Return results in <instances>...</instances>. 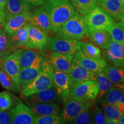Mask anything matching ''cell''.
I'll list each match as a JSON object with an SVG mask.
<instances>
[{
	"mask_svg": "<svg viewBox=\"0 0 124 124\" xmlns=\"http://www.w3.org/2000/svg\"><path fill=\"white\" fill-rule=\"evenodd\" d=\"M103 110L106 120L118 121V119L124 114L118 109L117 106L112 105H103Z\"/></svg>",
	"mask_w": 124,
	"mask_h": 124,
	"instance_id": "35",
	"label": "cell"
},
{
	"mask_svg": "<svg viewBox=\"0 0 124 124\" xmlns=\"http://www.w3.org/2000/svg\"><path fill=\"white\" fill-rule=\"evenodd\" d=\"M97 74L87 70L73 59L72 69L69 74L70 90L75 85L87 80H95Z\"/></svg>",
	"mask_w": 124,
	"mask_h": 124,
	"instance_id": "11",
	"label": "cell"
},
{
	"mask_svg": "<svg viewBox=\"0 0 124 124\" xmlns=\"http://www.w3.org/2000/svg\"><path fill=\"white\" fill-rule=\"evenodd\" d=\"M21 50V48L16 49L12 53L4 58L0 63L1 70L7 72L17 85L18 74L20 71V56Z\"/></svg>",
	"mask_w": 124,
	"mask_h": 124,
	"instance_id": "10",
	"label": "cell"
},
{
	"mask_svg": "<svg viewBox=\"0 0 124 124\" xmlns=\"http://www.w3.org/2000/svg\"><path fill=\"white\" fill-rule=\"evenodd\" d=\"M3 59H4V58H3V57H2V55H1V54H0V63H1V62L2 61Z\"/></svg>",
	"mask_w": 124,
	"mask_h": 124,
	"instance_id": "48",
	"label": "cell"
},
{
	"mask_svg": "<svg viewBox=\"0 0 124 124\" xmlns=\"http://www.w3.org/2000/svg\"><path fill=\"white\" fill-rule=\"evenodd\" d=\"M121 22L124 23V16L122 17V18H121Z\"/></svg>",
	"mask_w": 124,
	"mask_h": 124,
	"instance_id": "49",
	"label": "cell"
},
{
	"mask_svg": "<svg viewBox=\"0 0 124 124\" xmlns=\"http://www.w3.org/2000/svg\"><path fill=\"white\" fill-rule=\"evenodd\" d=\"M98 94L97 82L95 80H87L71 88L69 98L78 101H94Z\"/></svg>",
	"mask_w": 124,
	"mask_h": 124,
	"instance_id": "5",
	"label": "cell"
},
{
	"mask_svg": "<svg viewBox=\"0 0 124 124\" xmlns=\"http://www.w3.org/2000/svg\"><path fill=\"white\" fill-rule=\"evenodd\" d=\"M53 74L54 69L48 60L46 59L39 75L32 82L21 88L20 91L21 95L27 98L29 95L52 87Z\"/></svg>",
	"mask_w": 124,
	"mask_h": 124,
	"instance_id": "3",
	"label": "cell"
},
{
	"mask_svg": "<svg viewBox=\"0 0 124 124\" xmlns=\"http://www.w3.org/2000/svg\"><path fill=\"white\" fill-rule=\"evenodd\" d=\"M124 94L123 89L113 86L108 90V92L101 97V103L103 105H112L117 106Z\"/></svg>",
	"mask_w": 124,
	"mask_h": 124,
	"instance_id": "25",
	"label": "cell"
},
{
	"mask_svg": "<svg viewBox=\"0 0 124 124\" xmlns=\"http://www.w3.org/2000/svg\"><path fill=\"white\" fill-rule=\"evenodd\" d=\"M119 102H122V103H124V94H123V95L122 96V97L121 98Z\"/></svg>",
	"mask_w": 124,
	"mask_h": 124,
	"instance_id": "47",
	"label": "cell"
},
{
	"mask_svg": "<svg viewBox=\"0 0 124 124\" xmlns=\"http://www.w3.org/2000/svg\"><path fill=\"white\" fill-rule=\"evenodd\" d=\"M28 105L34 117L60 114V107L56 103H32L29 102Z\"/></svg>",
	"mask_w": 124,
	"mask_h": 124,
	"instance_id": "21",
	"label": "cell"
},
{
	"mask_svg": "<svg viewBox=\"0 0 124 124\" xmlns=\"http://www.w3.org/2000/svg\"><path fill=\"white\" fill-rule=\"evenodd\" d=\"M29 23L42 29L47 35L51 31V24L48 14L43 5L39 6L32 12Z\"/></svg>",
	"mask_w": 124,
	"mask_h": 124,
	"instance_id": "19",
	"label": "cell"
},
{
	"mask_svg": "<svg viewBox=\"0 0 124 124\" xmlns=\"http://www.w3.org/2000/svg\"><path fill=\"white\" fill-rule=\"evenodd\" d=\"M103 52L105 58L114 66L124 67V44L111 41L109 46Z\"/></svg>",
	"mask_w": 124,
	"mask_h": 124,
	"instance_id": "17",
	"label": "cell"
},
{
	"mask_svg": "<svg viewBox=\"0 0 124 124\" xmlns=\"http://www.w3.org/2000/svg\"><path fill=\"white\" fill-rule=\"evenodd\" d=\"M12 124V114L10 110L0 111V124Z\"/></svg>",
	"mask_w": 124,
	"mask_h": 124,
	"instance_id": "39",
	"label": "cell"
},
{
	"mask_svg": "<svg viewBox=\"0 0 124 124\" xmlns=\"http://www.w3.org/2000/svg\"><path fill=\"white\" fill-rule=\"evenodd\" d=\"M93 110V117L94 123L96 124H106V117L104 113H102L101 110L97 106L94 107Z\"/></svg>",
	"mask_w": 124,
	"mask_h": 124,
	"instance_id": "38",
	"label": "cell"
},
{
	"mask_svg": "<svg viewBox=\"0 0 124 124\" xmlns=\"http://www.w3.org/2000/svg\"><path fill=\"white\" fill-rule=\"evenodd\" d=\"M49 37L44 31L29 23L28 36L25 45V48L42 50L47 46Z\"/></svg>",
	"mask_w": 124,
	"mask_h": 124,
	"instance_id": "9",
	"label": "cell"
},
{
	"mask_svg": "<svg viewBox=\"0 0 124 124\" xmlns=\"http://www.w3.org/2000/svg\"><path fill=\"white\" fill-rule=\"evenodd\" d=\"M61 98L63 102H65L69 97L70 87L69 74L54 70L53 86Z\"/></svg>",
	"mask_w": 124,
	"mask_h": 124,
	"instance_id": "16",
	"label": "cell"
},
{
	"mask_svg": "<svg viewBox=\"0 0 124 124\" xmlns=\"http://www.w3.org/2000/svg\"><path fill=\"white\" fill-rule=\"evenodd\" d=\"M64 103L63 110L60 114L67 123H71L78 114L85 110L91 108L94 105V101H78L69 98Z\"/></svg>",
	"mask_w": 124,
	"mask_h": 124,
	"instance_id": "8",
	"label": "cell"
},
{
	"mask_svg": "<svg viewBox=\"0 0 124 124\" xmlns=\"http://www.w3.org/2000/svg\"><path fill=\"white\" fill-rule=\"evenodd\" d=\"M89 31L105 30L108 31L113 27L114 21L103 9L96 7L92 11L85 16Z\"/></svg>",
	"mask_w": 124,
	"mask_h": 124,
	"instance_id": "4",
	"label": "cell"
},
{
	"mask_svg": "<svg viewBox=\"0 0 124 124\" xmlns=\"http://www.w3.org/2000/svg\"><path fill=\"white\" fill-rule=\"evenodd\" d=\"M75 11L82 16L90 13L97 7V0H71Z\"/></svg>",
	"mask_w": 124,
	"mask_h": 124,
	"instance_id": "27",
	"label": "cell"
},
{
	"mask_svg": "<svg viewBox=\"0 0 124 124\" xmlns=\"http://www.w3.org/2000/svg\"><path fill=\"white\" fill-rule=\"evenodd\" d=\"M112 41L124 44V23H114L113 27L108 31Z\"/></svg>",
	"mask_w": 124,
	"mask_h": 124,
	"instance_id": "33",
	"label": "cell"
},
{
	"mask_svg": "<svg viewBox=\"0 0 124 124\" xmlns=\"http://www.w3.org/2000/svg\"><path fill=\"white\" fill-rule=\"evenodd\" d=\"M46 59H47L43 54L39 53L31 65L27 68L20 70L17 83L20 91L22 87L32 82L39 75Z\"/></svg>",
	"mask_w": 124,
	"mask_h": 124,
	"instance_id": "7",
	"label": "cell"
},
{
	"mask_svg": "<svg viewBox=\"0 0 124 124\" xmlns=\"http://www.w3.org/2000/svg\"><path fill=\"white\" fill-rule=\"evenodd\" d=\"M29 102L32 103H62L61 98L54 87L39 91L27 97Z\"/></svg>",
	"mask_w": 124,
	"mask_h": 124,
	"instance_id": "18",
	"label": "cell"
},
{
	"mask_svg": "<svg viewBox=\"0 0 124 124\" xmlns=\"http://www.w3.org/2000/svg\"><path fill=\"white\" fill-rule=\"evenodd\" d=\"M29 23L24 25L23 27L10 36V40L13 48L17 49L24 47L28 36Z\"/></svg>",
	"mask_w": 124,
	"mask_h": 124,
	"instance_id": "24",
	"label": "cell"
},
{
	"mask_svg": "<svg viewBox=\"0 0 124 124\" xmlns=\"http://www.w3.org/2000/svg\"><path fill=\"white\" fill-rule=\"evenodd\" d=\"M118 124H124V114L118 119Z\"/></svg>",
	"mask_w": 124,
	"mask_h": 124,
	"instance_id": "45",
	"label": "cell"
},
{
	"mask_svg": "<svg viewBox=\"0 0 124 124\" xmlns=\"http://www.w3.org/2000/svg\"><path fill=\"white\" fill-rule=\"evenodd\" d=\"M97 6L108 13L114 21H121L124 15V4L121 0H97Z\"/></svg>",
	"mask_w": 124,
	"mask_h": 124,
	"instance_id": "14",
	"label": "cell"
},
{
	"mask_svg": "<svg viewBox=\"0 0 124 124\" xmlns=\"http://www.w3.org/2000/svg\"><path fill=\"white\" fill-rule=\"evenodd\" d=\"M12 114V124H33L34 116L31 109L21 101L18 100V103L15 108H10Z\"/></svg>",
	"mask_w": 124,
	"mask_h": 124,
	"instance_id": "12",
	"label": "cell"
},
{
	"mask_svg": "<svg viewBox=\"0 0 124 124\" xmlns=\"http://www.w3.org/2000/svg\"><path fill=\"white\" fill-rule=\"evenodd\" d=\"M0 83L5 89L9 91L16 93L19 92L20 89L17 85L13 82L10 76L2 70H0Z\"/></svg>",
	"mask_w": 124,
	"mask_h": 124,
	"instance_id": "34",
	"label": "cell"
},
{
	"mask_svg": "<svg viewBox=\"0 0 124 124\" xmlns=\"http://www.w3.org/2000/svg\"><path fill=\"white\" fill-rule=\"evenodd\" d=\"M95 81L97 82L98 86V95L100 97L104 95L111 87L113 86L112 82L103 71L97 74Z\"/></svg>",
	"mask_w": 124,
	"mask_h": 124,
	"instance_id": "30",
	"label": "cell"
},
{
	"mask_svg": "<svg viewBox=\"0 0 124 124\" xmlns=\"http://www.w3.org/2000/svg\"><path fill=\"white\" fill-rule=\"evenodd\" d=\"M89 35L85 17L77 12L56 32V36L58 38L77 40H81L85 36Z\"/></svg>",
	"mask_w": 124,
	"mask_h": 124,
	"instance_id": "2",
	"label": "cell"
},
{
	"mask_svg": "<svg viewBox=\"0 0 124 124\" xmlns=\"http://www.w3.org/2000/svg\"><path fill=\"white\" fill-rule=\"evenodd\" d=\"M89 40L91 43L102 49H106L112 41L108 31L93 30L89 31Z\"/></svg>",
	"mask_w": 124,
	"mask_h": 124,
	"instance_id": "22",
	"label": "cell"
},
{
	"mask_svg": "<svg viewBox=\"0 0 124 124\" xmlns=\"http://www.w3.org/2000/svg\"><path fill=\"white\" fill-rule=\"evenodd\" d=\"M30 10L31 9L23 2L22 0H8L4 8L5 21L14 16Z\"/></svg>",
	"mask_w": 124,
	"mask_h": 124,
	"instance_id": "23",
	"label": "cell"
},
{
	"mask_svg": "<svg viewBox=\"0 0 124 124\" xmlns=\"http://www.w3.org/2000/svg\"><path fill=\"white\" fill-rule=\"evenodd\" d=\"M32 12L27 11L14 16L6 21L4 29L9 35L11 36L15 32L29 23Z\"/></svg>",
	"mask_w": 124,
	"mask_h": 124,
	"instance_id": "20",
	"label": "cell"
},
{
	"mask_svg": "<svg viewBox=\"0 0 124 124\" xmlns=\"http://www.w3.org/2000/svg\"><path fill=\"white\" fill-rule=\"evenodd\" d=\"M121 2L124 4V0H121Z\"/></svg>",
	"mask_w": 124,
	"mask_h": 124,
	"instance_id": "50",
	"label": "cell"
},
{
	"mask_svg": "<svg viewBox=\"0 0 124 124\" xmlns=\"http://www.w3.org/2000/svg\"><path fill=\"white\" fill-rule=\"evenodd\" d=\"M5 23V16L4 10L0 7V27H4Z\"/></svg>",
	"mask_w": 124,
	"mask_h": 124,
	"instance_id": "41",
	"label": "cell"
},
{
	"mask_svg": "<svg viewBox=\"0 0 124 124\" xmlns=\"http://www.w3.org/2000/svg\"><path fill=\"white\" fill-rule=\"evenodd\" d=\"M90 109L91 108H89L85 110L80 113L75 118H74L71 124H87L94 123L93 113H91Z\"/></svg>",
	"mask_w": 124,
	"mask_h": 124,
	"instance_id": "37",
	"label": "cell"
},
{
	"mask_svg": "<svg viewBox=\"0 0 124 124\" xmlns=\"http://www.w3.org/2000/svg\"><path fill=\"white\" fill-rule=\"evenodd\" d=\"M7 2L8 0H0V7H1V8L2 9H4V10Z\"/></svg>",
	"mask_w": 124,
	"mask_h": 124,
	"instance_id": "43",
	"label": "cell"
},
{
	"mask_svg": "<svg viewBox=\"0 0 124 124\" xmlns=\"http://www.w3.org/2000/svg\"><path fill=\"white\" fill-rule=\"evenodd\" d=\"M23 2L31 9L43 5L45 0H22Z\"/></svg>",
	"mask_w": 124,
	"mask_h": 124,
	"instance_id": "40",
	"label": "cell"
},
{
	"mask_svg": "<svg viewBox=\"0 0 124 124\" xmlns=\"http://www.w3.org/2000/svg\"><path fill=\"white\" fill-rule=\"evenodd\" d=\"M82 52L88 58L93 59L100 60L103 58L100 48L89 42H82L81 48Z\"/></svg>",
	"mask_w": 124,
	"mask_h": 124,
	"instance_id": "29",
	"label": "cell"
},
{
	"mask_svg": "<svg viewBox=\"0 0 124 124\" xmlns=\"http://www.w3.org/2000/svg\"><path fill=\"white\" fill-rule=\"evenodd\" d=\"M117 107L118 109L121 112L124 114V103L119 102V103H118V105H117Z\"/></svg>",
	"mask_w": 124,
	"mask_h": 124,
	"instance_id": "42",
	"label": "cell"
},
{
	"mask_svg": "<svg viewBox=\"0 0 124 124\" xmlns=\"http://www.w3.org/2000/svg\"><path fill=\"white\" fill-rule=\"evenodd\" d=\"M113 86H116V87H119V88H121V89H123L124 90V82L122 83H121V84L115 85H113Z\"/></svg>",
	"mask_w": 124,
	"mask_h": 124,
	"instance_id": "46",
	"label": "cell"
},
{
	"mask_svg": "<svg viewBox=\"0 0 124 124\" xmlns=\"http://www.w3.org/2000/svg\"><path fill=\"white\" fill-rule=\"evenodd\" d=\"M48 61L55 70L69 74L72 69L73 55L53 52L49 55Z\"/></svg>",
	"mask_w": 124,
	"mask_h": 124,
	"instance_id": "13",
	"label": "cell"
},
{
	"mask_svg": "<svg viewBox=\"0 0 124 124\" xmlns=\"http://www.w3.org/2000/svg\"><path fill=\"white\" fill-rule=\"evenodd\" d=\"M73 59L78 62L80 66L87 70L96 74L103 71V70L106 66V61L105 58L96 60L88 58L83 54L81 49L77 51L73 55Z\"/></svg>",
	"mask_w": 124,
	"mask_h": 124,
	"instance_id": "15",
	"label": "cell"
},
{
	"mask_svg": "<svg viewBox=\"0 0 124 124\" xmlns=\"http://www.w3.org/2000/svg\"><path fill=\"white\" fill-rule=\"evenodd\" d=\"M103 72L109 78L113 85L121 84L124 82V69L122 67L108 65L103 69Z\"/></svg>",
	"mask_w": 124,
	"mask_h": 124,
	"instance_id": "26",
	"label": "cell"
},
{
	"mask_svg": "<svg viewBox=\"0 0 124 124\" xmlns=\"http://www.w3.org/2000/svg\"><path fill=\"white\" fill-rule=\"evenodd\" d=\"M43 6L48 14L54 32H56L76 12L70 0H45Z\"/></svg>",
	"mask_w": 124,
	"mask_h": 124,
	"instance_id": "1",
	"label": "cell"
},
{
	"mask_svg": "<svg viewBox=\"0 0 124 124\" xmlns=\"http://www.w3.org/2000/svg\"><path fill=\"white\" fill-rule=\"evenodd\" d=\"M13 103L12 95L9 91L0 92V111L10 110Z\"/></svg>",
	"mask_w": 124,
	"mask_h": 124,
	"instance_id": "36",
	"label": "cell"
},
{
	"mask_svg": "<svg viewBox=\"0 0 124 124\" xmlns=\"http://www.w3.org/2000/svg\"><path fill=\"white\" fill-rule=\"evenodd\" d=\"M15 51L11 43L10 36L0 29V54L5 58Z\"/></svg>",
	"mask_w": 124,
	"mask_h": 124,
	"instance_id": "28",
	"label": "cell"
},
{
	"mask_svg": "<svg viewBox=\"0 0 124 124\" xmlns=\"http://www.w3.org/2000/svg\"><path fill=\"white\" fill-rule=\"evenodd\" d=\"M82 41L77 40L67 39L54 37H49L48 48L52 52L74 55L81 48Z\"/></svg>",
	"mask_w": 124,
	"mask_h": 124,
	"instance_id": "6",
	"label": "cell"
},
{
	"mask_svg": "<svg viewBox=\"0 0 124 124\" xmlns=\"http://www.w3.org/2000/svg\"><path fill=\"white\" fill-rule=\"evenodd\" d=\"M106 124H118V121L111 120H106Z\"/></svg>",
	"mask_w": 124,
	"mask_h": 124,
	"instance_id": "44",
	"label": "cell"
},
{
	"mask_svg": "<svg viewBox=\"0 0 124 124\" xmlns=\"http://www.w3.org/2000/svg\"><path fill=\"white\" fill-rule=\"evenodd\" d=\"M60 114H51L34 117L33 124H66Z\"/></svg>",
	"mask_w": 124,
	"mask_h": 124,
	"instance_id": "32",
	"label": "cell"
},
{
	"mask_svg": "<svg viewBox=\"0 0 124 124\" xmlns=\"http://www.w3.org/2000/svg\"><path fill=\"white\" fill-rule=\"evenodd\" d=\"M38 54V52L31 49L22 48L20 56V70L27 68L31 65Z\"/></svg>",
	"mask_w": 124,
	"mask_h": 124,
	"instance_id": "31",
	"label": "cell"
}]
</instances>
